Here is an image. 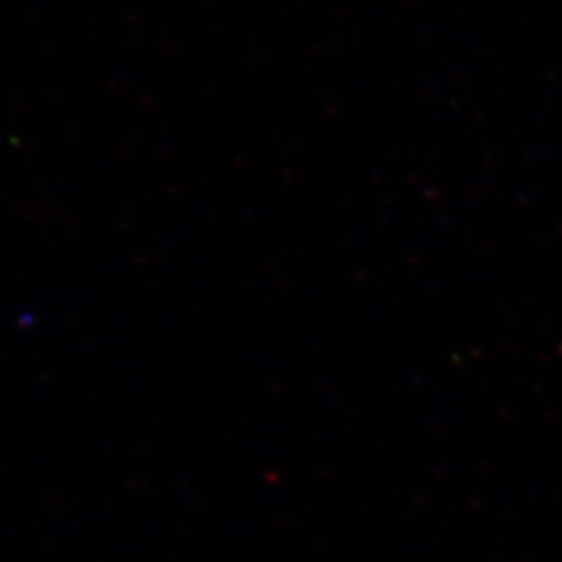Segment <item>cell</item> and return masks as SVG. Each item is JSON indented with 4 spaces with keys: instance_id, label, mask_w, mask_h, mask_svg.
<instances>
[]
</instances>
